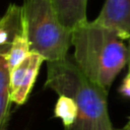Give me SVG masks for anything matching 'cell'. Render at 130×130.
<instances>
[{"label":"cell","instance_id":"cell-1","mask_svg":"<svg viewBox=\"0 0 130 130\" xmlns=\"http://www.w3.org/2000/svg\"><path fill=\"white\" fill-rule=\"evenodd\" d=\"M125 40L116 29L86 21L72 30L74 61L89 80L108 91L128 63Z\"/></svg>","mask_w":130,"mask_h":130},{"label":"cell","instance_id":"cell-2","mask_svg":"<svg viewBox=\"0 0 130 130\" xmlns=\"http://www.w3.org/2000/svg\"><path fill=\"white\" fill-rule=\"evenodd\" d=\"M45 87L72 98L77 105L75 123L64 130H118L110 120L108 91L89 80L73 57L48 62Z\"/></svg>","mask_w":130,"mask_h":130},{"label":"cell","instance_id":"cell-3","mask_svg":"<svg viewBox=\"0 0 130 130\" xmlns=\"http://www.w3.org/2000/svg\"><path fill=\"white\" fill-rule=\"evenodd\" d=\"M23 31L31 52L49 61L62 60L68 56L72 30L58 18L52 0H23Z\"/></svg>","mask_w":130,"mask_h":130},{"label":"cell","instance_id":"cell-4","mask_svg":"<svg viewBox=\"0 0 130 130\" xmlns=\"http://www.w3.org/2000/svg\"><path fill=\"white\" fill-rule=\"evenodd\" d=\"M94 22L118 30L130 40V0H106Z\"/></svg>","mask_w":130,"mask_h":130},{"label":"cell","instance_id":"cell-5","mask_svg":"<svg viewBox=\"0 0 130 130\" xmlns=\"http://www.w3.org/2000/svg\"><path fill=\"white\" fill-rule=\"evenodd\" d=\"M22 32V7L12 3L0 18V51L7 53L13 40Z\"/></svg>","mask_w":130,"mask_h":130},{"label":"cell","instance_id":"cell-6","mask_svg":"<svg viewBox=\"0 0 130 130\" xmlns=\"http://www.w3.org/2000/svg\"><path fill=\"white\" fill-rule=\"evenodd\" d=\"M61 23L70 30L87 21V0H52Z\"/></svg>","mask_w":130,"mask_h":130},{"label":"cell","instance_id":"cell-7","mask_svg":"<svg viewBox=\"0 0 130 130\" xmlns=\"http://www.w3.org/2000/svg\"><path fill=\"white\" fill-rule=\"evenodd\" d=\"M44 57L41 56L38 53L30 52L29 54V64L26 69L25 75L22 79V82L18 89L11 95V102L15 103L18 106L23 105L26 101L27 98L32 89V86L36 82L39 70L41 68V65L44 61Z\"/></svg>","mask_w":130,"mask_h":130},{"label":"cell","instance_id":"cell-8","mask_svg":"<svg viewBox=\"0 0 130 130\" xmlns=\"http://www.w3.org/2000/svg\"><path fill=\"white\" fill-rule=\"evenodd\" d=\"M77 115L78 109L75 101L68 95H59L54 107V117L62 121L64 128L72 126L77 119Z\"/></svg>","mask_w":130,"mask_h":130},{"label":"cell","instance_id":"cell-9","mask_svg":"<svg viewBox=\"0 0 130 130\" xmlns=\"http://www.w3.org/2000/svg\"><path fill=\"white\" fill-rule=\"evenodd\" d=\"M30 48L29 44L27 41V38L24 34V31L20 35H18L10 45L7 53H6V58H7V63L9 69H13L17 65H19L21 62H23L28 55L30 54Z\"/></svg>","mask_w":130,"mask_h":130},{"label":"cell","instance_id":"cell-10","mask_svg":"<svg viewBox=\"0 0 130 130\" xmlns=\"http://www.w3.org/2000/svg\"><path fill=\"white\" fill-rule=\"evenodd\" d=\"M28 64H29V55L23 62H21L19 65H17L16 67H14L13 69L10 70V85H9V87H10V96L20 86V84L22 82V79L25 75L26 69L28 67Z\"/></svg>","mask_w":130,"mask_h":130},{"label":"cell","instance_id":"cell-11","mask_svg":"<svg viewBox=\"0 0 130 130\" xmlns=\"http://www.w3.org/2000/svg\"><path fill=\"white\" fill-rule=\"evenodd\" d=\"M10 69L6 53L0 51V93H10Z\"/></svg>","mask_w":130,"mask_h":130},{"label":"cell","instance_id":"cell-12","mask_svg":"<svg viewBox=\"0 0 130 130\" xmlns=\"http://www.w3.org/2000/svg\"><path fill=\"white\" fill-rule=\"evenodd\" d=\"M119 92L127 98H130V75H126L119 87Z\"/></svg>","mask_w":130,"mask_h":130},{"label":"cell","instance_id":"cell-13","mask_svg":"<svg viewBox=\"0 0 130 130\" xmlns=\"http://www.w3.org/2000/svg\"><path fill=\"white\" fill-rule=\"evenodd\" d=\"M128 49H129V57H128V75H130V40H129V45H128Z\"/></svg>","mask_w":130,"mask_h":130},{"label":"cell","instance_id":"cell-14","mask_svg":"<svg viewBox=\"0 0 130 130\" xmlns=\"http://www.w3.org/2000/svg\"><path fill=\"white\" fill-rule=\"evenodd\" d=\"M118 130H130V118H129V120H128V122H127V124L123 127V128H121V129H118Z\"/></svg>","mask_w":130,"mask_h":130},{"label":"cell","instance_id":"cell-15","mask_svg":"<svg viewBox=\"0 0 130 130\" xmlns=\"http://www.w3.org/2000/svg\"><path fill=\"white\" fill-rule=\"evenodd\" d=\"M4 130H5V129H4Z\"/></svg>","mask_w":130,"mask_h":130}]
</instances>
